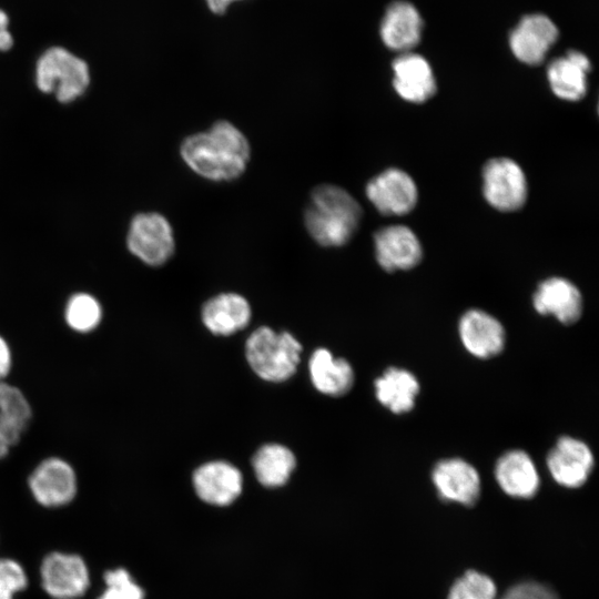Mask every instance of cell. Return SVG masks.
Segmentation results:
<instances>
[{
  "label": "cell",
  "instance_id": "1",
  "mask_svg": "<svg viewBox=\"0 0 599 599\" xmlns=\"http://www.w3.org/2000/svg\"><path fill=\"white\" fill-rule=\"evenodd\" d=\"M185 164L200 176L215 182L237 179L247 166L251 148L246 136L229 121L187 136L181 144Z\"/></svg>",
  "mask_w": 599,
  "mask_h": 599
},
{
  "label": "cell",
  "instance_id": "2",
  "mask_svg": "<svg viewBox=\"0 0 599 599\" xmlns=\"http://www.w3.org/2000/svg\"><path fill=\"white\" fill-rule=\"evenodd\" d=\"M361 219L362 207L356 199L333 184H322L313 190L304 214L308 234L325 247L348 243Z\"/></svg>",
  "mask_w": 599,
  "mask_h": 599
},
{
  "label": "cell",
  "instance_id": "3",
  "mask_svg": "<svg viewBox=\"0 0 599 599\" xmlns=\"http://www.w3.org/2000/svg\"><path fill=\"white\" fill-rule=\"evenodd\" d=\"M302 346L290 333L263 326L246 341L245 353L252 369L268 382L290 378L300 363Z\"/></svg>",
  "mask_w": 599,
  "mask_h": 599
},
{
  "label": "cell",
  "instance_id": "4",
  "mask_svg": "<svg viewBox=\"0 0 599 599\" xmlns=\"http://www.w3.org/2000/svg\"><path fill=\"white\" fill-rule=\"evenodd\" d=\"M90 83L87 62L64 48L45 50L35 65V84L44 93H54L61 103L81 97Z\"/></svg>",
  "mask_w": 599,
  "mask_h": 599
},
{
  "label": "cell",
  "instance_id": "5",
  "mask_svg": "<svg viewBox=\"0 0 599 599\" xmlns=\"http://www.w3.org/2000/svg\"><path fill=\"white\" fill-rule=\"evenodd\" d=\"M32 499L43 508L55 509L71 504L79 491V477L73 465L60 456L39 460L26 479Z\"/></svg>",
  "mask_w": 599,
  "mask_h": 599
},
{
  "label": "cell",
  "instance_id": "6",
  "mask_svg": "<svg viewBox=\"0 0 599 599\" xmlns=\"http://www.w3.org/2000/svg\"><path fill=\"white\" fill-rule=\"evenodd\" d=\"M126 245L131 254L149 266L166 263L174 253L172 225L156 212L136 214L129 226Z\"/></svg>",
  "mask_w": 599,
  "mask_h": 599
},
{
  "label": "cell",
  "instance_id": "7",
  "mask_svg": "<svg viewBox=\"0 0 599 599\" xmlns=\"http://www.w3.org/2000/svg\"><path fill=\"white\" fill-rule=\"evenodd\" d=\"M484 196L496 210L512 212L527 201L528 185L520 165L508 158L489 160L483 171Z\"/></svg>",
  "mask_w": 599,
  "mask_h": 599
},
{
  "label": "cell",
  "instance_id": "8",
  "mask_svg": "<svg viewBox=\"0 0 599 599\" xmlns=\"http://www.w3.org/2000/svg\"><path fill=\"white\" fill-rule=\"evenodd\" d=\"M41 586L52 599H78L90 586V571L82 557L53 551L40 566Z\"/></svg>",
  "mask_w": 599,
  "mask_h": 599
},
{
  "label": "cell",
  "instance_id": "9",
  "mask_svg": "<svg viewBox=\"0 0 599 599\" xmlns=\"http://www.w3.org/2000/svg\"><path fill=\"white\" fill-rule=\"evenodd\" d=\"M367 199L383 215H405L414 210L418 190L413 177L405 171L390 167L366 185Z\"/></svg>",
  "mask_w": 599,
  "mask_h": 599
},
{
  "label": "cell",
  "instance_id": "10",
  "mask_svg": "<svg viewBox=\"0 0 599 599\" xmlns=\"http://www.w3.org/2000/svg\"><path fill=\"white\" fill-rule=\"evenodd\" d=\"M193 489L204 504L224 508L234 504L243 491L241 471L226 461L201 465L192 477Z\"/></svg>",
  "mask_w": 599,
  "mask_h": 599
},
{
  "label": "cell",
  "instance_id": "11",
  "mask_svg": "<svg viewBox=\"0 0 599 599\" xmlns=\"http://www.w3.org/2000/svg\"><path fill=\"white\" fill-rule=\"evenodd\" d=\"M558 35V28L547 16L527 14L510 32L509 45L519 61L528 65H538L544 62Z\"/></svg>",
  "mask_w": 599,
  "mask_h": 599
},
{
  "label": "cell",
  "instance_id": "12",
  "mask_svg": "<svg viewBox=\"0 0 599 599\" xmlns=\"http://www.w3.org/2000/svg\"><path fill=\"white\" fill-rule=\"evenodd\" d=\"M374 246L378 264L387 272L410 270L423 257L418 237L406 225H389L378 230L374 235Z\"/></svg>",
  "mask_w": 599,
  "mask_h": 599
},
{
  "label": "cell",
  "instance_id": "13",
  "mask_svg": "<svg viewBox=\"0 0 599 599\" xmlns=\"http://www.w3.org/2000/svg\"><path fill=\"white\" fill-rule=\"evenodd\" d=\"M593 455L581 440L560 437L547 456L551 477L561 486L577 488L589 478L593 468Z\"/></svg>",
  "mask_w": 599,
  "mask_h": 599
},
{
  "label": "cell",
  "instance_id": "14",
  "mask_svg": "<svg viewBox=\"0 0 599 599\" xmlns=\"http://www.w3.org/2000/svg\"><path fill=\"white\" fill-rule=\"evenodd\" d=\"M33 413L29 399L16 385L0 383V461L20 444L27 434Z\"/></svg>",
  "mask_w": 599,
  "mask_h": 599
},
{
  "label": "cell",
  "instance_id": "15",
  "mask_svg": "<svg viewBox=\"0 0 599 599\" xmlns=\"http://www.w3.org/2000/svg\"><path fill=\"white\" fill-rule=\"evenodd\" d=\"M432 479L443 500L473 506L479 498V475L470 464L463 459L440 460L432 471Z\"/></svg>",
  "mask_w": 599,
  "mask_h": 599
},
{
  "label": "cell",
  "instance_id": "16",
  "mask_svg": "<svg viewBox=\"0 0 599 599\" xmlns=\"http://www.w3.org/2000/svg\"><path fill=\"white\" fill-rule=\"evenodd\" d=\"M458 332L464 347L478 358L494 357L504 349V326L485 311H467L459 321Z\"/></svg>",
  "mask_w": 599,
  "mask_h": 599
},
{
  "label": "cell",
  "instance_id": "17",
  "mask_svg": "<svg viewBox=\"0 0 599 599\" xmlns=\"http://www.w3.org/2000/svg\"><path fill=\"white\" fill-rule=\"evenodd\" d=\"M393 85L397 94L413 103H424L437 90L436 80L428 61L413 52L400 53L392 64Z\"/></svg>",
  "mask_w": 599,
  "mask_h": 599
},
{
  "label": "cell",
  "instance_id": "18",
  "mask_svg": "<svg viewBox=\"0 0 599 599\" xmlns=\"http://www.w3.org/2000/svg\"><path fill=\"white\" fill-rule=\"evenodd\" d=\"M532 305L541 315H551L560 323H576L582 314V296L578 287L564 277H550L541 282Z\"/></svg>",
  "mask_w": 599,
  "mask_h": 599
},
{
  "label": "cell",
  "instance_id": "19",
  "mask_svg": "<svg viewBox=\"0 0 599 599\" xmlns=\"http://www.w3.org/2000/svg\"><path fill=\"white\" fill-rule=\"evenodd\" d=\"M424 21L414 4L404 0L392 2L380 23V38L394 51L410 52L422 39Z\"/></svg>",
  "mask_w": 599,
  "mask_h": 599
},
{
  "label": "cell",
  "instance_id": "20",
  "mask_svg": "<svg viewBox=\"0 0 599 599\" xmlns=\"http://www.w3.org/2000/svg\"><path fill=\"white\" fill-rule=\"evenodd\" d=\"M591 63L586 54L570 50L550 62L547 78L552 92L560 99L578 101L587 92V74Z\"/></svg>",
  "mask_w": 599,
  "mask_h": 599
},
{
  "label": "cell",
  "instance_id": "21",
  "mask_svg": "<svg viewBox=\"0 0 599 599\" xmlns=\"http://www.w3.org/2000/svg\"><path fill=\"white\" fill-rule=\"evenodd\" d=\"M495 477L500 488L515 498H531L539 488V475L530 456L509 450L496 463Z\"/></svg>",
  "mask_w": 599,
  "mask_h": 599
},
{
  "label": "cell",
  "instance_id": "22",
  "mask_svg": "<svg viewBox=\"0 0 599 599\" xmlns=\"http://www.w3.org/2000/svg\"><path fill=\"white\" fill-rule=\"evenodd\" d=\"M251 318L248 302L235 293H223L209 300L202 308L204 325L216 335H230L244 328Z\"/></svg>",
  "mask_w": 599,
  "mask_h": 599
},
{
  "label": "cell",
  "instance_id": "23",
  "mask_svg": "<svg viewBox=\"0 0 599 599\" xmlns=\"http://www.w3.org/2000/svg\"><path fill=\"white\" fill-rule=\"evenodd\" d=\"M378 402L394 414L410 412L419 394L417 378L404 368L389 367L375 380Z\"/></svg>",
  "mask_w": 599,
  "mask_h": 599
},
{
  "label": "cell",
  "instance_id": "24",
  "mask_svg": "<svg viewBox=\"0 0 599 599\" xmlns=\"http://www.w3.org/2000/svg\"><path fill=\"white\" fill-rule=\"evenodd\" d=\"M309 374L315 388L329 396L346 394L354 383L351 364L344 358L334 357L325 348H318L312 354Z\"/></svg>",
  "mask_w": 599,
  "mask_h": 599
},
{
  "label": "cell",
  "instance_id": "25",
  "mask_svg": "<svg viewBox=\"0 0 599 599\" xmlns=\"http://www.w3.org/2000/svg\"><path fill=\"white\" fill-rule=\"evenodd\" d=\"M253 469L257 481L266 488H280L290 480L296 466L294 454L285 446L268 444L254 455Z\"/></svg>",
  "mask_w": 599,
  "mask_h": 599
},
{
  "label": "cell",
  "instance_id": "26",
  "mask_svg": "<svg viewBox=\"0 0 599 599\" xmlns=\"http://www.w3.org/2000/svg\"><path fill=\"white\" fill-rule=\"evenodd\" d=\"M104 309L101 301L91 292L71 293L63 305L62 317L65 326L79 335L95 332L103 321Z\"/></svg>",
  "mask_w": 599,
  "mask_h": 599
},
{
  "label": "cell",
  "instance_id": "27",
  "mask_svg": "<svg viewBox=\"0 0 599 599\" xmlns=\"http://www.w3.org/2000/svg\"><path fill=\"white\" fill-rule=\"evenodd\" d=\"M105 588L98 599H145L144 588L122 567L110 569L103 576Z\"/></svg>",
  "mask_w": 599,
  "mask_h": 599
},
{
  "label": "cell",
  "instance_id": "28",
  "mask_svg": "<svg viewBox=\"0 0 599 599\" xmlns=\"http://www.w3.org/2000/svg\"><path fill=\"white\" fill-rule=\"evenodd\" d=\"M495 582L486 575L475 570L467 571L455 581L448 599H495Z\"/></svg>",
  "mask_w": 599,
  "mask_h": 599
},
{
  "label": "cell",
  "instance_id": "29",
  "mask_svg": "<svg viewBox=\"0 0 599 599\" xmlns=\"http://www.w3.org/2000/svg\"><path fill=\"white\" fill-rule=\"evenodd\" d=\"M28 586L23 567L10 558H0V599H14Z\"/></svg>",
  "mask_w": 599,
  "mask_h": 599
},
{
  "label": "cell",
  "instance_id": "30",
  "mask_svg": "<svg viewBox=\"0 0 599 599\" xmlns=\"http://www.w3.org/2000/svg\"><path fill=\"white\" fill-rule=\"evenodd\" d=\"M501 599H559L548 587L537 582L518 583L502 596Z\"/></svg>",
  "mask_w": 599,
  "mask_h": 599
},
{
  "label": "cell",
  "instance_id": "31",
  "mask_svg": "<svg viewBox=\"0 0 599 599\" xmlns=\"http://www.w3.org/2000/svg\"><path fill=\"white\" fill-rule=\"evenodd\" d=\"M13 367V353L7 338L0 334V383L9 378Z\"/></svg>",
  "mask_w": 599,
  "mask_h": 599
},
{
  "label": "cell",
  "instance_id": "32",
  "mask_svg": "<svg viewBox=\"0 0 599 599\" xmlns=\"http://www.w3.org/2000/svg\"><path fill=\"white\" fill-rule=\"evenodd\" d=\"M9 19L4 11L0 10V51H8L13 39L8 30Z\"/></svg>",
  "mask_w": 599,
  "mask_h": 599
},
{
  "label": "cell",
  "instance_id": "33",
  "mask_svg": "<svg viewBox=\"0 0 599 599\" xmlns=\"http://www.w3.org/2000/svg\"><path fill=\"white\" fill-rule=\"evenodd\" d=\"M237 1V0H205L209 9L216 13L222 14L225 12L227 7L231 4V2Z\"/></svg>",
  "mask_w": 599,
  "mask_h": 599
}]
</instances>
